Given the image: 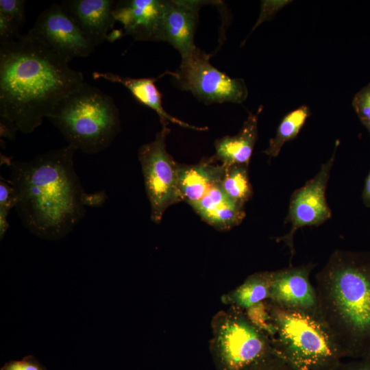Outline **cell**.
<instances>
[{"label":"cell","instance_id":"cell-16","mask_svg":"<svg viewBox=\"0 0 370 370\" xmlns=\"http://www.w3.org/2000/svg\"><path fill=\"white\" fill-rule=\"evenodd\" d=\"M95 79L119 83L126 87L134 98L143 105L149 107L158 115L162 126L167 125L169 122L178 125L182 127L203 131L206 127H199L185 123L169 114L162 104V95L155 85L157 78H132L125 77L111 72L95 71L92 73Z\"/></svg>","mask_w":370,"mask_h":370},{"label":"cell","instance_id":"cell-10","mask_svg":"<svg viewBox=\"0 0 370 370\" xmlns=\"http://www.w3.org/2000/svg\"><path fill=\"white\" fill-rule=\"evenodd\" d=\"M338 144L336 141L332 156L321 166L317 174L291 196L287 217L291 229L286 235L279 238L288 247L291 258L295 254L293 236L297 230L304 226L319 225L331 217L325 189Z\"/></svg>","mask_w":370,"mask_h":370},{"label":"cell","instance_id":"cell-19","mask_svg":"<svg viewBox=\"0 0 370 370\" xmlns=\"http://www.w3.org/2000/svg\"><path fill=\"white\" fill-rule=\"evenodd\" d=\"M270 286L271 271L256 273L224 295L223 301L245 310L257 303L269 300Z\"/></svg>","mask_w":370,"mask_h":370},{"label":"cell","instance_id":"cell-1","mask_svg":"<svg viewBox=\"0 0 370 370\" xmlns=\"http://www.w3.org/2000/svg\"><path fill=\"white\" fill-rule=\"evenodd\" d=\"M84 82L81 72L28 33L1 42V136L32 133Z\"/></svg>","mask_w":370,"mask_h":370},{"label":"cell","instance_id":"cell-6","mask_svg":"<svg viewBox=\"0 0 370 370\" xmlns=\"http://www.w3.org/2000/svg\"><path fill=\"white\" fill-rule=\"evenodd\" d=\"M210 351L217 370H251L274 354L269 338L232 306L212 321Z\"/></svg>","mask_w":370,"mask_h":370},{"label":"cell","instance_id":"cell-7","mask_svg":"<svg viewBox=\"0 0 370 370\" xmlns=\"http://www.w3.org/2000/svg\"><path fill=\"white\" fill-rule=\"evenodd\" d=\"M182 90L190 92L206 104L231 102L241 103L248 96L244 79L231 78L210 62V56L197 48L182 58L178 69L166 71Z\"/></svg>","mask_w":370,"mask_h":370},{"label":"cell","instance_id":"cell-4","mask_svg":"<svg viewBox=\"0 0 370 370\" xmlns=\"http://www.w3.org/2000/svg\"><path fill=\"white\" fill-rule=\"evenodd\" d=\"M48 119L69 145L88 154L108 148L120 131L113 99L85 82L64 98Z\"/></svg>","mask_w":370,"mask_h":370},{"label":"cell","instance_id":"cell-28","mask_svg":"<svg viewBox=\"0 0 370 370\" xmlns=\"http://www.w3.org/2000/svg\"><path fill=\"white\" fill-rule=\"evenodd\" d=\"M251 370H296L291 365L277 355L272 354Z\"/></svg>","mask_w":370,"mask_h":370},{"label":"cell","instance_id":"cell-8","mask_svg":"<svg viewBox=\"0 0 370 370\" xmlns=\"http://www.w3.org/2000/svg\"><path fill=\"white\" fill-rule=\"evenodd\" d=\"M169 132L167 125L162 126L155 138L143 145L138 152L150 203L151 219L156 223L161 221L169 206L182 201L178 186V164L166 149Z\"/></svg>","mask_w":370,"mask_h":370},{"label":"cell","instance_id":"cell-3","mask_svg":"<svg viewBox=\"0 0 370 370\" xmlns=\"http://www.w3.org/2000/svg\"><path fill=\"white\" fill-rule=\"evenodd\" d=\"M318 318L343 358L370 354V251L337 250L316 275Z\"/></svg>","mask_w":370,"mask_h":370},{"label":"cell","instance_id":"cell-22","mask_svg":"<svg viewBox=\"0 0 370 370\" xmlns=\"http://www.w3.org/2000/svg\"><path fill=\"white\" fill-rule=\"evenodd\" d=\"M249 321L269 339L275 331L268 300L260 301L245 310Z\"/></svg>","mask_w":370,"mask_h":370},{"label":"cell","instance_id":"cell-17","mask_svg":"<svg viewBox=\"0 0 370 370\" xmlns=\"http://www.w3.org/2000/svg\"><path fill=\"white\" fill-rule=\"evenodd\" d=\"M191 206L206 222L221 230L238 225L245 216L243 206L230 199L219 183Z\"/></svg>","mask_w":370,"mask_h":370},{"label":"cell","instance_id":"cell-25","mask_svg":"<svg viewBox=\"0 0 370 370\" xmlns=\"http://www.w3.org/2000/svg\"><path fill=\"white\" fill-rule=\"evenodd\" d=\"M352 105L360 121L370 120V82L354 95Z\"/></svg>","mask_w":370,"mask_h":370},{"label":"cell","instance_id":"cell-14","mask_svg":"<svg viewBox=\"0 0 370 370\" xmlns=\"http://www.w3.org/2000/svg\"><path fill=\"white\" fill-rule=\"evenodd\" d=\"M112 0H66L61 5L95 47L109 38L116 20Z\"/></svg>","mask_w":370,"mask_h":370},{"label":"cell","instance_id":"cell-9","mask_svg":"<svg viewBox=\"0 0 370 370\" xmlns=\"http://www.w3.org/2000/svg\"><path fill=\"white\" fill-rule=\"evenodd\" d=\"M28 34L68 62L88 57L95 48L61 3L45 9Z\"/></svg>","mask_w":370,"mask_h":370},{"label":"cell","instance_id":"cell-18","mask_svg":"<svg viewBox=\"0 0 370 370\" xmlns=\"http://www.w3.org/2000/svg\"><path fill=\"white\" fill-rule=\"evenodd\" d=\"M225 167L210 158L193 165L178 164V186L182 201L193 206L219 184Z\"/></svg>","mask_w":370,"mask_h":370},{"label":"cell","instance_id":"cell-24","mask_svg":"<svg viewBox=\"0 0 370 370\" xmlns=\"http://www.w3.org/2000/svg\"><path fill=\"white\" fill-rule=\"evenodd\" d=\"M24 0H0V14L21 29L25 20Z\"/></svg>","mask_w":370,"mask_h":370},{"label":"cell","instance_id":"cell-27","mask_svg":"<svg viewBox=\"0 0 370 370\" xmlns=\"http://www.w3.org/2000/svg\"><path fill=\"white\" fill-rule=\"evenodd\" d=\"M0 370H47V369L36 357L28 355L21 360L7 362Z\"/></svg>","mask_w":370,"mask_h":370},{"label":"cell","instance_id":"cell-23","mask_svg":"<svg viewBox=\"0 0 370 370\" xmlns=\"http://www.w3.org/2000/svg\"><path fill=\"white\" fill-rule=\"evenodd\" d=\"M16 198L14 190L8 182L0 180V239L3 240L9 227L8 217L10 210L15 208Z\"/></svg>","mask_w":370,"mask_h":370},{"label":"cell","instance_id":"cell-13","mask_svg":"<svg viewBox=\"0 0 370 370\" xmlns=\"http://www.w3.org/2000/svg\"><path fill=\"white\" fill-rule=\"evenodd\" d=\"M164 0H130L116 2L113 14L125 33L136 41H161Z\"/></svg>","mask_w":370,"mask_h":370},{"label":"cell","instance_id":"cell-5","mask_svg":"<svg viewBox=\"0 0 370 370\" xmlns=\"http://www.w3.org/2000/svg\"><path fill=\"white\" fill-rule=\"evenodd\" d=\"M269 302L275 328L270 341L275 355L296 370H332L341 362V352L318 317Z\"/></svg>","mask_w":370,"mask_h":370},{"label":"cell","instance_id":"cell-29","mask_svg":"<svg viewBox=\"0 0 370 370\" xmlns=\"http://www.w3.org/2000/svg\"><path fill=\"white\" fill-rule=\"evenodd\" d=\"M332 370H370V354L348 362H341Z\"/></svg>","mask_w":370,"mask_h":370},{"label":"cell","instance_id":"cell-12","mask_svg":"<svg viewBox=\"0 0 370 370\" xmlns=\"http://www.w3.org/2000/svg\"><path fill=\"white\" fill-rule=\"evenodd\" d=\"M205 1H165L161 41L176 49L183 58L191 53L197 46L194 37L201 7Z\"/></svg>","mask_w":370,"mask_h":370},{"label":"cell","instance_id":"cell-11","mask_svg":"<svg viewBox=\"0 0 370 370\" xmlns=\"http://www.w3.org/2000/svg\"><path fill=\"white\" fill-rule=\"evenodd\" d=\"M312 268L308 264L271 271L269 301L278 307L318 317L317 292L309 278Z\"/></svg>","mask_w":370,"mask_h":370},{"label":"cell","instance_id":"cell-2","mask_svg":"<svg viewBox=\"0 0 370 370\" xmlns=\"http://www.w3.org/2000/svg\"><path fill=\"white\" fill-rule=\"evenodd\" d=\"M76 151L68 144L28 161L5 162L19 219L40 238L65 236L84 217L86 207L101 206L106 200L104 191L90 194L83 188L74 167Z\"/></svg>","mask_w":370,"mask_h":370},{"label":"cell","instance_id":"cell-21","mask_svg":"<svg viewBox=\"0 0 370 370\" xmlns=\"http://www.w3.org/2000/svg\"><path fill=\"white\" fill-rule=\"evenodd\" d=\"M247 167L243 165L225 167L219 182L225 193L233 201L242 206H244L252 195Z\"/></svg>","mask_w":370,"mask_h":370},{"label":"cell","instance_id":"cell-26","mask_svg":"<svg viewBox=\"0 0 370 370\" xmlns=\"http://www.w3.org/2000/svg\"><path fill=\"white\" fill-rule=\"evenodd\" d=\"M289 0H264L260 3L259 16L252 27L251 32H254L262 23L271 20L283 8L289 4Z\"/></svg>","mask_w":370,"mask_h":370},{"label":"cell","instance_id":"cell-31","mask_svg":"<svg viewBox=\"0 0 370 370\" xmlns=\"http://www.w3.org/2000/svg\"><path fill=\"white\" fill-rule=\"evenodd\" d=\"M362 124L367 128L370 134V120L360 121Z\"/></svg>","mask_w":370,"mask_h":370},{"label":"cell","instance_id":"cell-30","mask_svg":"<svg viewBox=\"0 0 370 370\" xmlns=\"http://www.w3.org/2000/svg\"><path fill=\"white\" fill-rule=\"evenodd\" d=\"M362 199L365 206L370 207V171L365 183Z\"/></svg>","mask_w":370,"mask_h":370},{"label":"cell","instance_id":"cell-15","mask_svg":"<svg viewBox=\"0 0 370 370\" xmlns=\"http://www.w3.org/2000/svg\"><path fill=\"white\" fill-rule=\"evenodd\" d=\"M262 107L256 113H249L238 134L225 136L216 140L215 153L212 157L225 167L233 165L248 166L258 136V115Z\"/></svg>","mask_w":370,"mask_h":370},{"label":"cell","instance_id":"cell-20","mask_svg":"<svg viewBox=\"0 0 370 370\" xmlns=\"http://www.w3.org/2000/svg\"><path fill=\"white\" fill-rule=\"evenodd\" d=\"M310 114L311 112L306 105L301 106L286 114L280 123L275 136L270 139L263 153L269 158L276 157L284 144L297 136Z\"/></svg>","mask_w":370,"mask_h":370}]
</instances>
